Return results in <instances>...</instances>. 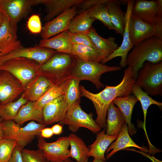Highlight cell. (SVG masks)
I'll return each mask as SVG.
<instances>
[{
	"label": "cell",
	"instance_id": "cell-36",
	"mask_svg": "<svg viewBox=\"0 0 162 162\" xmlns=\"http://www.w3.org/2000/svg\"><path fill=\"white\" fill-rule=\"evenodd\" d=\"M63 94L61 86L54 84L35 102V106L37 109L42 110L45 105Z\"/></svg>",
	"mask_w": 162,
	"mask_h": 162
},
{
	"label": "cell",
	"instance_id": "cell-34",
	"mask_svg": "<svg viewBox=\"0 0 162 162\" xmlns=\"http://www.w3.org/2000/svg\"><path fill=\"white\" fill-rule=\"evenodd\" d=\"M28 101L22 95L15 101L10 102L4 105H0V117L3 120H13L20 107Z\"/></svg>",
	"mask_w": 162,
	"mask_h": 162
},
{
	"label": "cell",
	"instance_id": "cell-7",
	"mask_svg": "<svg viewBox=\"0 0 162 162\" xmlns=\"http://www.w3.org/2000/svg\"><path fill=\"white\" fill-rule=\"evenodd\" d=\"M40 65L28 58L17 57L8 60L0 65V70L7 71L16 78L24 89L40 74Z\"/></svg>",
	"mask_w": 162,
	"mask_h": 162
},
{
	"label": "cell",
	"instance_id": "cell-43",
	"mask_svg": "<svg viewBox=\"0 0 162 162\" xmlns=\"http://www.w3.org/2000/svg\"><path fill=\"white\" fill-rule=\"evenodd\" d=\"M53 134L51 128H45L40 131V136L45 138H49L52 137Z\"/></svg>",
	"mask_w": 162,
	"mask_h": 162
},
{
	"label": "cell",
	"instance_id": "cell-27",
	"mask_svg": "<svg viewBox=\"0 0 162 162\" xmlns=\"http://www.w3.org/2000/svg\"><path fill=\"white\" fill-rule=\"evenodd\" d=\"M35 102L28 101L23 105L13 121L20 125L30 120L43 124L42 110L35 108Z\"/></svg>",
	"mask_w": 162,
	"mask_h": 162
},
{
	"label": "cell",
	"instance_id": "cell-14",
	"mask_svg": "<svg viewBox=\"0 0 162 162\" xmlns=\"http://www.w3.org/2000/svg\"><path fill=\"white\" fill-rule=\"evenodd\" d=\"M77 7H73L45 23L41 32L42 39H48L67 30L71 20L77 14Z\"/></svg>",
	"mask_w": 162,
	"mask_h": 162
},
{
	"label": "cell",
	"instance_id": "cell-37",
	"mask_svg": "<svg viewBox=\"0 0 162 162\" xmlns=\"http://www.w3.org/2000/svg\"><path fill=\"white\" fill-rule=\"evenodd\" d=\"M17 145L13 139L2 138L0 140V162H8L13 151Z\"/></svg>",
	"mask_w": 162,
	"mask_h": 162
},
{
	"label": "cell",
	"instance_id": "cell-25",
	"mask_svg": "<svg viewBox=\"0 0 162 162\" xmlns=\"http://www.w3.org/2000/svg\"><path fill=\"white\" fill-rule=\"evenodd\" d=\"M106 134L111 136H118L123 124L126 123L119 109L115 107L112 102L107 109Z\"/></svg>",
	"mask_w": 162,
	"mask_h": 162
},
{
	"label": "cell",
	"instance_id": "cell-9",
	"mask_svg": "<svg viewBox=\"0 0 162 162\" xmlns=\"http://www.w3.org/2000/svg\"><path fill=\"white\" fill-rule=\"evenodd\" d=\"M80 103H76L68 109L65 117L59 123V124L67 125L69 129L74 133L77 131L80 128L83 127L94 133H98L101 130V128L93 119V114H88L84 111Z\"/></svg>",
	"mask_w": 162,
	"mask_h": 162
},
{
	"label": "cell",
	"instance_id": "cell-49",
	"mask_svg": "<svg viewBox=\"0 0 162 162\" xmlns=\"http://www.w3.org/2000/svg\"><path fill=\"white\" fill-rule=\"evenodd\" d=\"M0 54H1V52L0 51Z\"/></svg>",
	"mask_w": 162,
	"mask_h": 162
},
{
	"label": "cell",
	"instance_id": "cell-26",
	"mask_svg": "<svg viewBox=\"0 0 162 162\" xmlns=\"http://www.w3.org/2000/svg\"><path fill=\"white\" fill-rule=\"evenodd\" d=\"M120 0H107L105 3L111 23L116 33L123 36L125 26V13L121 8Z\"/></svg>",
	"mask_w": 162,
	"mask_h": 162
},
{
	"label": "cell",
	"instance_id": "cell-33",
	"mask_svg": "<svg viewBox=\"0 0 162 162\" xmlns=\"http://www.w3.org/2000/svg\"><path fill=\"white\" fill-rule=\"evenodd\" d=\"M131 93L133 94V95L136 97L141 103L144 115V122L142 127L145 131L148 142L150 143V142L147 134L146 127L147 110L149 106L152 104L156 105L161 109L162 108V103L152 99L140 87L136 85L135 84L132 87Z\"/></svg>",
	"mask_w": 162,
	"mask_h": 162
},
{
	"label": "cell",
	"instance_id": "cell-8",
	"mask_svg": "<svg viewBox=\"0 0 162 162\" xmlns=\"http://www.w3.org/2000/svg\"><path fill=\"white\" fill-rule=\"evenodd\" d=\"M49 0H0V10L8 19L14 33L16 35L18 22L32 10V7L45 4Z\"/></svg>",
	"mask_w": 162,
	"mask_h": 162
},
{
	"label": "cell",
	"instance_id": "cell-42",
	"mask_svg": "<svg viewBox=\"0 0 162 162\" xmlns=\"http://www.w3.org/2000/svg\"><path fill=\"white\" fill-rule=\"evenodd\" d=\"M22 149L17 145L14 148L8 162H23L22 157Z\"/></svg>",
	"mask_w": 162,
	"mask_h": 162
},
{
	"label": "cell",
	"instance_id": "cell-39",
	"mask_svg": "<svg viewBox=\"0 0 162 162\" xmlns=\"http://www.w3.org/2000/svg\"><path fill=\"white\" fill-rule=\"evenodd\" d=\"M69 35L70 40L73 44L84 45L96 48L86 34L71 33L69 32Z\"/></svg>",
	"mask_w": 162,
	"mask_h": 162
},
{
	"label": "cell",
	"instance_id": "cell-1",
	"mask_svg": "<svg viewBox=\"0 0 162 162\" xmlns=\"http://www.w3.org/2000/svg\"><path fill=\"white\" fill-rule=\"evenodd\" d=\"M132 68L128 67L124 71L122 79L118 85H106L100 92L96 94L87 90L82 86H80L81 96L85 97L93 103L97 114L95 122L100 128L106 127L107 109L111 103L117 97H123L130 95L133 86L136 80L133 77Z\"/></svg>",
	"mask_w": 162,
	"mask_h": 162
},
{
	"label": "cell",
	"instance_id": "cell-30",
	"mask_svg": "<svg viewBox=\"0 0 162 162\" xmlns=\"http://www.w3.org/2000/svg\"><path fill=\"white\" fill-rule=\"evenodd\" d=\"M71 54L86 61L101 62L106 57L99 50L89 46L73 44Z\"/></svg>",
	"mask_w": 162,
	"mask_h": 162
},
{
	"label": "cell",
	"instance_id": "cell-19",
	"mask_svg": "<svg viewBox=\"0 0 162 162\" xmlns=\"http://www.w3.org/2000/svg\"><path fill=\"white\" fill-rule=\"evenodd\" d=\"M54 84L50 80L39 74L27 86L22 95L28 101H36Z\"/></svg>",
	"mask_w": 162,
	"mask_h": 162
},
{
	"label": "cell",
	"instance_id": "cell-18",
	"mask_svg": "<svg viewBox=\"0 0 162 162\" xmlns=\"http://www.w3.org/2000/svg\"><path fill=\"white\" fill-rule=\"evenodd\" d=\"M22 46L17 35L12 31L8 19L5 16L0 26V57L8 55Z\"/></svg>",
	"mask_w": 162,
	"mask_h": 162
},
{
	"label": "cell",
	"instance_id": "cell-47",
	"mask_svg": "<svg viewBox=\"0 0 162 162\" xmlns=\"http://www.w3.org/2000/svg\"><path fill=\"white\" fill-rule=\"evenodd\" d=\"M92 162H106V160L100 158H94Z\"/></svg>",
	"mask_w": 162,
	"mask_h": 162
},
{
	"label": "cell",
	"instance_id": "cell-29",
	"mask_svg": "<svg viewBox=\"0 0 162 162\" xmlns=\"http://www.w3.org/2000/svg\"><path fill=\"white\" fill-rule=\"evenodd\" d=\"M95 20L91 18L89 14V9L82 12L71 20L67 30L74 33L88 34Z\"/></svg>",
	"mask_w": 162,
	"mask_h": 162
},
{
	"label": "cell",
	"instance_id": "cell-2",
	"mask_svg": "<svg viewBox=\"0 0 162 162\" xmlns=\"http://www.w3.org/2000/svg\"><path fill=\"white\" fill-rule=\"evenodd\" d=\"M128 54L127 66L131 67L136 80L138 73L146 62L157 63L162 60V39L153 37L133 46Z\"/></svg>",
	"mask_w": 162,
	"mask_h": 162
},
{
	"label": "cell",
	"instance_id": "cell-17",
	"mask_svg": "<svg viewBox=\"0 0 162 162\" xmlns=\"http://www.w3.org/2000/svg\"><path fill=\"white\" fill-rule=\"evenodd\" d=\"M68 108L64 94L57 98L42 108L43 124L47 125L62 121L66 116Z\"/></svg>",
	"mask_w": 162,
	"mask_h": 162
},
{
	"label": "cell",
	"instance_id": "cell-3",
	"mask_svg": "<svg viewBox=\"0 0 162 162\" xmlns=\"http://www.w3.org/2000/svg\"><path fill=\"white\" fill-rule=\"evenodd\" d=\"M74 57V62L70 76L80 81L88 80L98 89L104 87L100 80L102 74L107 72L118 71L121 69L120 66H108L100 62L86 61L75 56Z\"/></svg>",
	"mask_w": 162,
	"mask_h": 162
},
{
	"label": "cell",
	"instance_id": "cell-20",
	"mask_svg": "<svg viewBox=\"0 0 162 162\" xmlns=\"http://www.w3.org/2000/svg\"><path fill=\"white\" fill-rule=\"evenodd\" d=\"M73 45L67 30L48 39H42L38 45L39 46L55 50L57 52L70 54L71 53Z\"/></svg>",
	"mask_w": 162,
	"mask_h": 162
},
{
	"label": "cell",
	"instance_id": "cell-35",
	"mask_svg": "<svg viewBox=\"0 0 162 162\" xmlns=\"http://www.w3.org/2000/svg\"><path fill=\"white\" fill-rule=\"evenodd\" d=\"M89 14L91 18L100 21L109 29L115 30L105 3L100 4L90 8Z\"/></svg>",
	"mask_w": 162,
	"mask_h": 162
},
{
	"label": "cell",
	"instance_id": "cell-32",
	"mask_svg": "<svg viewBox=\"0 0 162 162\" xmlns=\"http://www.w3.org/2000/svg\"><path fill=\"white\" fill-rule=\"evenodd\" d=\"M70 147V157L77 162H88L87 154L89 148L83 140L74 134H70L68 136Z\"/></svg>",
	"mask_w": 162,
	"mask_h": 162
},
{
	"label": "cell",
	"instance_id": "cell-12",
	"mask_svg": "<svg viewBox=\"0 0 162 162\" xmlns=\"http://www.w3.org/2000/svg\"><path fill=\"white\" fill-rule=\"evenodd\" d=\"M131 14L152 24L162 22V0H138L135 1Z\"/></svg>",
	"mask_w": 162,
	"mask_h": 162
},
{
	"label": "cell",
	"instance_id": "cell-22",
	"mask_svg": "<svg viewBox=\"0 0 162 162\" xmlns=\"http://www.w3.org/2000/svg\"><path fill=\"white\" fill-rule=\"evenodd\" d=\"M116 140L115 142L110 145L106 151L107 153L112 149L110 153L106 155L105 158L106 159H109L118 151L130 147L137 148L144 152H148L146 149L136 144L132 140L130 136L128 126L126 123L123 125L121 131Z\"/></svg>",
	"mask_w": 162,
	"mask_h": 162
},
{
	"label": "cell",
	"instance_id": "cell-13",
	"mask_svg": "<svg viewBox=\"0 0 162 162\" xmlns=\"http://www.w3.org/2000/svg\"><path fill=\"white\" fill-rule=\"evenodd\" d=\"M57 52L55 50L38 45L29 47L22 46L8 55L0 57V65L10 59L22 57L34 60L40 66Z\"/></svg>",
	"mask_w": 162,
	"mask_h": 162
},
{
	"label": "cell",
	"instance_id": "cell-31",
	"mask_svg": "<svg viewBox=\"0 0 162 162\" xmlns=\"http://www.w3.org/2000/svg\"><path fill=\"white\" fill-rule=\"evenodd\" d=\"M86 34L96 48L104 53L106 58L112 54L119 47L118 44L116 42L114 37L104 38L100 36L92 27Z\"/></svg>",
	"mask_w": 162,
	"mask_h": 162
},
{
	"label": "cell",
	"instance_id": "cell-23",
	"mask_svg": "<svg viewBox=\"0 0 162 162\" xmlns=\"http://www.w3.org/2000/svg\"><path fill=\"white\" fill-rule=\"evenodd\" d=\"M84 0H49L44 4L46 14L44 21L48 22L74 6L78 7Z\"/></svg>",
	"mask_w": 162,
	"mask_h": 162
},
{
	"label": "cell",
	"instance_id": "cell-44",
	"mask_svg": "<svg viewBox=\"0 0 162 162\" xmlns=\"http://www.w3.org/2000/svg\"><path fill=\"white\" fill-rule=\"evenodd\" d=\"M53 134L59 135L62 134L63 131V126L60 124H57L52 126L51 128Z\"/></svg>",
	"mask_w": 162,
	"mask_h": 162
},
{
	"label": "cell",
	"instance_id": "cell-11",
	"mask_svg": "<svg viewBox=\"0 0 162 162\" xmlns=\"http://www.w3.org/2000/svg\"><path fill=\"white\" fill-rule=\"evenodd\" d=\"M68 136L59 137L55 141L48 142L40 136L38 140L37 146L42 150L47 160L50 162H61L70 158Z\"/></svg>",
	"mask_w": 162,
	"mask_h": 162
},
{
	"label": "cell",
	"instance_id": "cell-15",
	"mask_svg": "<svg viewBox=\"0 0 162 162\" xmlns=\"http://www.w3.org/2000/svg\"><path fill=\"white\" fill-rule=\"evenodd\" d=\"M135 1L128 0L127 4V9L125 12V26L123 39L122 43L118 49L111 55L104 59L101 62L104 64L109 61L117 57H121L119 64L122 68H125L126 66V61L127 57L130 50L133 47L130 39L129 32V26L132 8Z\"/></svg>",
	"mask_w": 162,
	"mask_h": 162
},
{
	"label": "cell",
	"instance_id": "cell-28",
	"mask_svg": "<svg viewBox=\"0 0 162 162\" xmlns=\"http://www.w3.org/2000/svg\"><path fill=\"white\" fill-rule=\"evenodd\" d=\"M80 81L70 76L61 83V86L68 104V108L76 103L80 102Z\"/></svg>",
	"mask_w": 162,
	"mask_h": 162
},
{
	"label": "cell",
	"instance_id": "cell-41",
	"mask_svg": "<svg viewBox=\"0 0 162 162\" xmlns=\"http://www.w3.org/2000/svg\"><path fill=\"white\" fill-rule=\"evenodd\" d=\"M107 0H84V1L80 5L79 10L77 14L82 11L89 9L92 7L99 4L105 3Z\"/></svg>",
	"mask_w": 162,
	"mask_h": 162
},
{
	"label": "cell",
	"instance_id": "cell-40",
	"mask_svg": "<svg viewBox=\"0 0 162 162\" xmlns=\"http://www.w3.org/2000/svg\"><path fill=\"white\" fill-rule=\"evenodd\" d=\"M27 28L31 32L38 34L41 32L42 26L40 18L37 15H33L29 18L27 23Z\"/></svg>",
	"mask_w": 162,
	"mask_h": 162
},
{
	"label": "cell",
	"instance_id": "cell-38",
	"mask_svg": "<svg viewBox=\"0 0 162 162\" xmlns=\"http://www.w3.org/2000/svg\"><path fill=\"white\" fill-rule=\"evenodd\" d=\"M22 154L23 162H48L43 151L39 149L35 150L24 148Z\"/></svg>",
	"mask_w": 162,
	"mask_h": 162
},
{
	"label": "cell",
	"instance_id": "cell-4",
	"mask_svg": "<svg viewBox=\"0 0 162 162\" xmlns=\"http://www.w3.org/2000/svg\"><path fill=\"white\" fill-rule=\"evenodd\" d=\"M74 61L71 54L57 52L40 66V74L60 86L70 74Z\"/></svg>",
	"mask_w": 162,
	"mask_h": 162
},
{
	"label": "cell",
	"instance_id": "cell-48",
	"mask_svg": "<svg viewBox=\"0 0 162 162\" xmlns=\"http://www.w3.org/2000/svg\"><path fill=\"white\" fill-rule=\"evenodd\" d=\"M48 162H50L48 161ZM61 162H75L72 160L70 158H68L66 160Z\"/></svg>",
	"mask_w": 162,
	"mask_h": 162
},
{
	"label": "cell",
	"instance_id": "cell-5",
	"mask_svg": "<svg viewBox=\"0 0 162 162\" xmlns=\"http://www.w3.org/2000/svg\"><path fill=\"white\" fill-rule=\"evenodd\" d=\"M2 126L3 138L16 140L17 145L23 149L37 136H40V131L46 125L32 121L21 127L13 120H3Z\"/></svg>",
	"mask_w": 162,
	"mask_h": 162
},
{
	"label": "cell",
	"instance_id": "cell-16",
	"mask_svg": "<svg viewBox=\"0 0 162 162\" xmlns=\"http://www.w3.org/2000/svg\"><path fill=\"white\" fill-rule=\"evenodd\" d=\"M24 91L21 83L14 76L0 70V105L13 101Z\"/></svg>",
	"mask_w": 162,
	"mask_h": 162
},
{
	"label": "cell",
	"instance_id": "cell-10",
	"mask_svg": "<svg viewBox=\"0 0 162 162\" xmlns=\"http://www.w3.org/2000/svg\"><path fill=\"white\" fill-rule=\"evenodd\" d=\"M129 32L133 46L152 37H157L162 39V22L156 24H149L131 14Z\"/></svg>",
	"mask_w": 162,
	"mask_h": 162
},
{
	"label": "cell",
	"instance_id": "cell-46",
	"mask_svg": "<svg viewBox=\"0 0 162 162\" xmlns=\"http://www.w3.org/2000/svg\"><path fill=\"white\" fill-rule=\"evenodd\" d=\"M4 14L0 10V26L4 20Z\"/></svg>",
	"mask_w": 162,
	"mask_h": 162
},
{
	"label": "cell",
	"instance_id": "cell-45",
	"mask_svg": "<svg viewBox=\"0 0 162 162\" xmlns=\"http://www.w3.org/2000/svg\"><path fill=\"white\" fill-rule=\"evenodd\" d=\"M3 120L0 117V140L3 138V133L2 126V122Z\"/></svg>",
	"mask_w": 162,
	"mask_h": 162
},
{
	"label": "cell",
	"instance_id": "cell-6",
	"mask_svg": "<svg viewBox=\"0 0 162 162\" xmlns=\"http://www.w3.org/2000/svg\"><path fill=\"white\" fill-rule=\"evenodd\" d=\"M135 84L148 95H162V62H146L138 73Z\"/></svg>",
	"mask_w": 162,
	"mask_h": 162
},
{
	"label": "cell",
	"instance_id": "cell-24",
	"mask_svg": "<svg viewBox=\"0 0 162 162\" xmlns=\"http://www.w3.org/2000/svg\"><path fill=\"white\" fill-rule=\"evenodd\" d=\"M118 136L107 135L105 133V129L98 133L95 141L88 146L90 148L88 157L92 156L94 158H100L106 161L105 152L110 145Z\"/></svg>",
	"mask_w": 162,
	"mask_h": 162
},
{
	"label": "cell",
	"instance_id": "cell-21",
	"mask_svg": "<svg viewBox=\"0 0 162 162\" xmlns=\"http://www.w3.org/2000/svg\"><path fill=\"white\" fill-rule=\"evenodd\" d=\"M138 101L134 95H130L123 97H117L112 101L122 114L128 126L129 134L131 136L135 134L137 130L134 124L132 123L131 119L133 108Z\"/></svg>",
	"mask_w": 162,
	"mask_h": 162
}]
</instances>
